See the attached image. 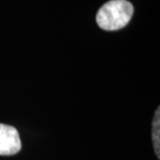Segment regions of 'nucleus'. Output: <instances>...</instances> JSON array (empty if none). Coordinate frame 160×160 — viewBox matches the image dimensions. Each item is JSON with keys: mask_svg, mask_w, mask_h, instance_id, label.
I'll list each match as a JSON object with an SVG mask.
<instances>
[{"mask_svg": "<svg viewBox=\"0 0 160 160\" xmlns=\"http://www.w3.org/2000/svg\"><path fill=\"white\" fill-rule=\"evenodd\" d=\"M21 139L18 130L9 125L0 124V155H15L21 150Z\"/></svg>", "mask_w": 160, "mask_h": 160, "instance_id": "f03ea898", "label": "nucleus"}, {"mask_svg": "<svg viewBox=\"0 0 160 160\" xmlns=\"http://www.w3.org/2000/svg\"><path fill=\"white\" fill-rule=\"evenodd\" d=\"M133 12V5L127 0H110L98 11L96 21L104 30H119L129 23Z\"/></svg>", "mask_w": 160, "mask_h": 160, "instance_id": "f257e3e1", "label": "nucleus"}, {"mask_svg": "<svg viewBox=\"0 0 160 160\" xmlns=\"http://www.w3.org/2000/svg\"><path fill=\"white\" fill-rule=\"evenodd\" d=\"M159 108L155 112V118L153 120V128H152V138H153V145H154L155 153L157 157H160V139H159V130H160V118H159Z\"/></svg>", "mask_w": 160, "mask_h": 160, "instance_id": "7ed1b4c3", "label": "nucleus"}]
</instances>
